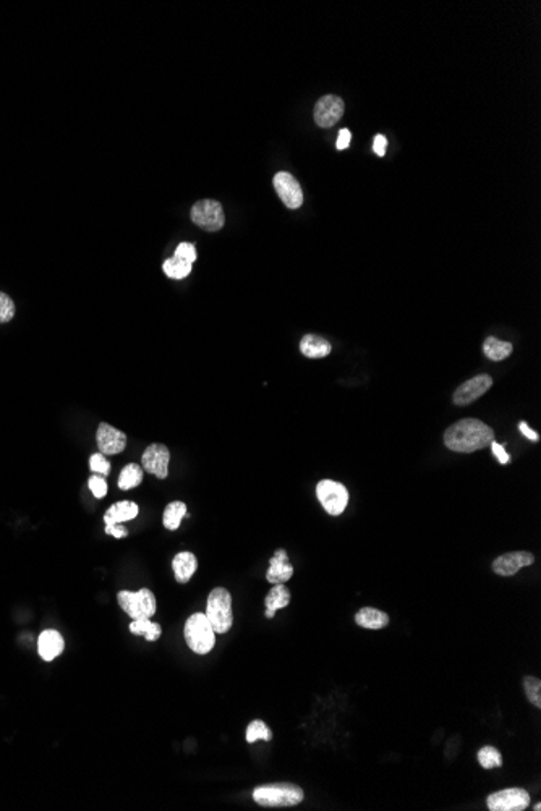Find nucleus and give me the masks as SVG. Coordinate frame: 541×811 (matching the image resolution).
I'll list each match as a JSON object with an SVG mask.
<instances>
[{
  "instance_id": "obj_1",
  "label": "nucleus",
  "mask_w": 541,
  "mask_h": 811,
  "mask_svg": "<svg viewBox=\"0 0 541 811\" xmlns=\"http://www.w3.org/2000/svg\"><path fill=\"white\" fill-rule=\"evenodd\" d=\"M491 441H494L493 429L477 418H463L451 425L444 432L446 447L461 453L482 451Z\"/></svg>"
},
{
  "instance_id": "obj_2",
  "label": "nucleus",
  "mask_w": 541,
  "mask_h": 811,
  "mask_svg": "<svg viewBox=\"0 0 541 811\" xmlns=\"http://www.w3.org/2000/svg\"><path fill=\"white\" fill-rule=\"evenodd\" d=\"M305 793L302 788L291 782H277V783H267V786H261L255 788L253 800L260 807H295V805L303 802Z\"/></svg>"
},
{
  "instance_id": "obj_3",
  "label": "nucleus",
  "mask_w": 541,
  "mask_h": 811,
  "mask_svg": "<svg viewBox=\"0 0 541 811\" xmlns=\"http://www.w3.org/2000/svg\"><path fill=\"white\" fill-rule=\"evenodd\" d=\"M206 617L216 633H227L233 623L232 596L226 588H214L207 596Z\"/></svg>"
},
{
  "instance_id": "obj_4",
  "label": "nucleus",
  "mask_w": 541,
  "mask_h": 811,
  "mask_svg": "<svg viewBox=\"0 0 541 811\" xmlns=\"http://www.w3.org/2000/svg\"><path fill=\"white\" fill-rule=\"evenodd\" d=\"M185 641L196 654H207L216 645V632L212 630L206 614L196 612L185 622Z\"/></svg>"
},
{
  "instance_id": "obj_5",
  "label": "nucleus",
  "mask_w": 541,
  "mask_h": 811,
  "mask_svg": "<svg viewBox=\"0 0 541 811\" xmlns=\"http://www.w3.org/2000/svg\"><path fill=\"white\" fill-rule=\"evenodd\" d=\"M118 604L125 614L132 621H141V618H151L157 611L156 596L152 594L151 590L141 588L140 591H120L118 593Z\"/></svg>"
},
{
  "instance_id": "obj_6",
  "label": "nucleus",
  "mask_w": 541,
  "mask_h": 811,
  "mask_svg": "<svg viewBox=\"0 0 541 811\" xmlns=\"http://www.w3.org/2000/svg\"><path fill=\"white\" fill-rule=\"evenodd\" d=\"M316 496L324 511L329 515H341L348 504L347 487L332 480H322L316 486Z\"/></svg>"
},
{
  "instance_id": "obj_7",
  "label": "nucleus",
  "mask_w": 541,
  "mask_h": 811,
  "mask_svg": "<svg viewBox=\"0 0 541 811\" xmlns=\"http://www.w3.org/2000/svg\"><path fill=\"white\" fill-rule=\"evenodd\" d=\"M191 221L206 232H217L226 224L222 205L216 200H201L191 207Z\"/></svg>"
},
{
  "instance_id": "obj_8",
  "label": "nucleus",
  "mask_w": 541,
  "mask_h": 811,
  "mask_svg": "<svg viewBox=\"0 0 541 811\" xmlns=\"http://www.w3.org/2000/svg\"><path fill=\"white\" fill-rule=\"evenodd\" d=\"M486 803L491 811H523L530 805V795L523 788H504L491 793Z\"/></svg>"
},
{
  "instance_id": "obj_9",
  "label": "nucleus",
  "mask_w": 541,
  "mask_h": 811,
  "mask_svg": "<svg viewBox=\"0 0 541 811\" xmlns=\"http://www.w3.org/2000/svg\"><path fill=\"white\" fill-rule=\"evenodd\" d=\"M491 387H493V377L488 374H478L458 386L454 392L452 400L458 407H463V405L472 403L485 396Z\"/></svg>"
},
{
  "instance_id": "obj_10",
  "label": "nucleus",
  "mask_w": 541,
  "mask_h": 811,
  "mask_svg": "<svg viewBox=\"0 0 541 811\" xmlns=\"http://www.w3.org/2000/svg\"><path fill=\"white\" fill-rule=\"evenodd\" d=\"M169 462H171V452L164 444H151L141 456V465L147 473L157 476L159 480H166L169 475Z\"/></svg>"
},
{
  "instance_id": "obj_11",
  "label": "nucleus",
  "mask_w": 541,
  "mask_h": 811,
  "mask_svg": "<svg viewBox=\"0 0 541 811\" xmlns=\"http://www.w3.org/2000/svg\"><path fill=\"white\" fill-rule=\"evenodd\" d=\"M344 101L334 94L322 96L315 106V122L321 128H331L342 118Z\"/></svg>"
},
{
  "instance_id": "obj_12",
  "label": "nucleus",
  "mask_w": 541,
  "mask_h": 811,
  "mask_svg": "<svg viewBox=\"0 0 541 811\" xmlns=\"http://www.w3.org/2000/svg\"><path fill=\"white\" fill-rule=\"evenodd\" d=\"M274 188L279 198L288 209H298L303 205V191L292 173L277 172L274 177Z\"/></svg>"
},
{
  "instance_id": "obj_13",
  "label": "nucleus",
  "mask_w": 541,
  "mask_h": 811,
  "mask_svg": "<svg viewBox=\"0 0 541 811\" xmlns=\"http://www.w3.org/2000/svg\"><path fill=\"white\" fill-rule=\"evenodd\" d=\"M96 442L99 452L104 456H117L127 446V436L125 432L118 431L117 427L109 423H101L96 432Z\"/></svg>"
},
{
  "instance_id": "obj_14",
  "label": "nucleus",
  "mask_w": 541,
  "mask_h": 811,
  "mask_svg": "<svg viewBox=\"0 0 541 811\" xmlns=\"http://www.w3.org/2000/svg\"><path fill=\"white\" fill-rule=\"evenodd\" d=\"M533 561L535 557L532 552L527 551L507 552V554H502L496 559L493 562V570L494 573L501 575V577H512V575H516L521 568L532 566Z\"/></svg>"
},
{
  "instance_id": "obj_15",
  "label": "nucleus",
  "mask_w": 541,
  "mask_h": 811,
  "mask_svg": "<svg viewBox=\"0 0 541 811\" xmlns=\"http://www.w3.org/2000/svg\"><path fill=\"white\" fill-rule=\"evenodd\" d=\"M293 567L288 563V556L286 549H277L276 554L271 557L269 568L266 572V580L271 585L286 583L292 578Z\"/></svg>"
},
{
  "instance_id": "obj_16",
  "label": "nucleus",
  "mask_w": 541,
  "mask_h": 811,
  "mask_svg": "<svg viewBox=\"0 0 541 811\" xmlns=\"http://www.w3.org/2000/svg\"><path fill=\"white\" fill-rule=\"evenodd\" d=\"M65 641L57 630H44L37 638V651L44 661H54L62 654Z\"/></svg>"
},
{
  "instance_id": "obj_17",
  "label": "nucleus",
  "mask_w": 541,
  "mask_h": 811,
  "mask_svg": "<svg viewBox=\"0 0 541 811\" xmlns=\"http://www.w3.org/2000/svg\"><path fill=\"white\" fill-rule=\"evenodd\" d=\"M172 568L178 583H188L195 575L196 568H198V561H196L195 554H191L188 551L178 552L172 561Z\"/></svg>"
},
{
  "instance_id": "obj_18",
  "label": "nucleus",
  "mask_w": 541,
  "mask_h": 811,
  "mask_svg": "<svg viewBox=\"0 0 541 811\" xmlns=\"http://www.w3.org/2000/svg\"><path fill=\"white\" fill-rule=\"evenodd\" d=\"M138 512H140L138 506H136V504L132 501H122V502L112 504V506L107 508V512L104 513V523L114 525V523L128 522V520L136 518Z\"/></svg>"
},
{
  "instance_id": "obj_19",
  "label": "nucleus",
  "mask_w": 541,
  "mask_h": 811,
  "mask_svg": "<svg viewBox=\"0 0 541 811\" xmlns=\"http://www.w3.org/2000/svg\"><path fill=\"white\" fill-rule=\"evenodd\" d=\"M355 622H357L358 627L379 630L389 626V616L382 611L375 609V607H363V609L355 614Z\"/></svg>"
},
{
  "instance_id": "obj_20",
  "label": "nucleus",
  "mask_w": 541,
  "mask_h": 811,
  "mask_svg": "<svg viewBox=\"0 0 541 811\" xmlns=\"http://www.w3.org/2000/svg\"><path fill=\"white\" fill-rule=\"evenodd\" d=\"M288 602H291V591L286 588V585L284 583L274 585L265 599L266 617L272 618L276 616V612L279 609H284V607H287Z\"/></svg>"
},
{
  "instance_id": "obj_21",
  "label": "nucleus",
  "mask_w": 541,
  "mask_h": 811,
  "mask_svg": "<svg viewBox=\"0 0 541 811\" xmlns=\"http://www.w3.org/2000/svg\"><path fill=\"white\" fill-rule=\"evenodd\" d=\"M331 343L315 334H307L300 342V350L307 358H324L331 353Z\"/></svg>"
},
{
  "instance_id": "obj_22",
  "label": "nucleus",
  "mask_w": 541,
  "mask_h": 811,
  "mask_svg": "<svg viewBox=\"0 0 541 811\" xmlns=\"http://www.w3.org/2000/svg\"><path fill=\"white\" fill-rule=\"evenodd\" d=\"M483 352L493 361H502L512 353V343L499 341L496 337H488L483 342Z\"/></svg>"
},
{
  "instance_id": "obj_23",
  "label": "nucleus",
  "mask_w": 541,
  "mask_h": 811,
  "mask_svg": "<svg viewBox=\"0 0 541 811\" xmlns=\"http://www.w3.org/2000/svg\"><path fill=\"white\" fill-rule=\"evenodd\" d=\"M143 468L140 467V465L136 463H130L127 467H123L122 471H120V476H118V487L122 491H128V489H133L138 484H141V481H143Z\"/></svg>"
},
{
  "instance_id": "obj_24",
  "label": "nucleus",
  "mask_w": 541,
  "mask_h": 811,
  "mask_svg": "<svg viewBox=\"0 0 541 811\" xmlns=\"http://www.w3.org/2000/svg\"><path fill=\"white\" fill-rule=\"evenodd\" d=\"M130 632L138 637H145L146 641H156L162 635V628L159 623L151 622V618H141L130 623Z\"/></svg>"
},
{
  "instance_id": "obj_25",
  "label": "nucleus",
  "mask_w": 541,
  "mask_h": 811,
  "mask_svg": "<svg viewBox=\"0 0 541 811\" xmlns=\"http://www.w3.org/2000/svg\"><path fill=\"white\" fill-rule=\"evenodd\" d=\"M187 515V506H185V502H171L169 506L166 507V511H164V527L171 531H176L180 523H182V518Z\"/></svg>"
},
{
  "instance_id": "obj_26",
  "label": "nucleus",
  "mask_w": 541,
  "mask_h": 811,
  "mask_svg": "<svg viewBox=\"0 0 541 811\" xmlns=\"http://www.w3.org/2000/svg\"><path fill=\"white\" fill-rule=\"evenodd\" d=\"M191 267L193 264H190V262L180 260V257H169L167 261H164L162 264V269L164 274H166L167 277L171 279H176V281H180V279H185L191 272Z\"/></svg>"
},
{
  "instance_id": "obj_27",
  "label": "nucleus",
  "mask_w": 541,
  "mask_h": 811,
  "mask_svg": "<svg viewBox=\"0 0 541 811\" xmlns=\"http://www.w3.org/2000/svg\"><path fill=\"white\" fill-rule=\"evenodd\" d=\"M478 763L483 766L485 769H494L502 766V756L494 747H483L478 752Z\"/></svg>"
},
{
  "instance_id": "obj_28",
  "label": "nucleus",
  "mask_w": 541,
  "mask_h": 811,
  "mask_svg": "<svg viewBox=\"0 0 541 811\" xmlns=\"http://www.w3.org/2000/svg\"><path fill=\"white\" fill-rule=\"evenodd\" d=\"M245 737H247V742H248V743H253V742H256V740H266V742H269L271 738H272V733H271V731H269V728H267V726L265 724L263 721L256 719V721L251 722V724L247 727V736H245Z\"/></svg>"
},
{
  "instance_id": "obj_29",
  "label": "nucleus",
  "mask_w": 541,
  "mask_h": 811,
  "mask_svg": "<svg viewBox=\"0 0 541 811\" xmlns=\"http://www.w3.org/2000/svg\"><path fill=\"white\" fill-rule=\"evenodd\" d=\"M523 690H525V695H527L530 703L537 706V708H541V682H540V678L525 677V681H523Z\"/></svg>"
},
{
  "instance_id": "obj_30",
  "label": "nucleus",
  "mask_w": 541,
  "mask_h": 811,
  "mask_svg": "<svg viewBox=\"0 0 541 811\" xmlns=\"http://www.w3.org/2000/svg\"><path fill=\"white\" fill-rule=\"evenodd\" d=\"M15 316V303L7 293L0 292V324L12 321Z\"/></svg>"
},
{
  "instance_id": "obj_31",
  "label": "nucleus",
  "mask_w": 541,
  "mask_h": 811,
  "mask_svg": "<svg viewBox=\"0 0 541 811\" xmlns=\"http://www.w3.org/2000/svg\"><path fill=\"white\" fill-rule=\"evenodd\" d=\"M90 468L91 471H95L96 475H101V476H107L111 473V462L106 458L104 453H95V456L90 457Z\"/></svg>"
},
{
  "instance_id": "obj_32",
  "label": "nucleus",
  "mask_w": 541,
  "mask_h": 811,
  "mask_svg": "<svg viewBox=\"0 0 541 811\" xmlns=\"http://www.w3.org/2000/svg\"><path fill=\"white\" fill-rule=\"evenodd\" d=\"M88 484H90L91 492H92V494H95L97 499H102L104 496L107 494V481L104 480V476L95 473V475H92L91 478H90Z\"/></svg>"
},
{
  "instance_id": "obj_33",
  "label": "nucleus",
  "mask_w": 541,
  "mask_h": 811,
  "mask_svg": "<svg viewBox=\"0 0 541 811\" xmlns=\"http://www.w3.org/2000/svg\"><path fill=\"white\" fill-rule=\"evenodd\" d=\"M174 256L180 257V260H183V261H187V262H190V264H193V262L196 261V256H198V255H196L195 245H191V243H180V245L177 246V250H176V253H174Z\"/></svg>"
},
{
  "instance_id": "obj_34",
  "label": "nucleus",
  "mask_w": 541,
  "mask_h": 811,
  "mask_svg": "<svg viewBox=\"0 0 541 811\" xmlns=\"http://www.w3.org/2000/svg\"><path fill=\"white\" fill-rule=\"evenodd\" d=\"M490 446H491V451H493V453H494V456H496V458L499 460V463L506 465V463H509V462H511V456H509V453L506 452V449L502 447L501 444H497L496 441H491Z\"/></svg>"
},
{
  "instance_id": "obj_35",
  "label": "nucleus",
  "mask_w": 541,
  "mask_h": 811,
  "mask_svg": "<svg viewBox=\"0 0 541 811\" xmlns=\"http://www.w3.org/2000/svg\"><path fill=\"white\" fill-rule=\"evenodd\" d=\"M106 533L107 535H112L114 538H125V536H128V530L123 527V523H114V525H106Z\"/></svg>"
},
{
  "instance_id": "obj_36",
  "label": "nucleus",
  "mask_w": 541,
  "mask_h": 811,
  "mask_svg": "<svg viewBox=\"0 0 541 811\" xmlns=\"http://www.w3.org/2000/svg\"><path fill=\"white\" fill-rule=\"evenodd\" d=\"M351 140H352V133L348 131L347 128H342L339 131V136H337V142H336V147L339 151L346 150V147L351 145Z\"/></svg>"
},
{
  "instance_id": "obj_37",
  "label": "nucleus",
  "mask_w": 541,
  "mask_h": 811,
  "mask_svg": "<svg viewBox=\"0 0 541 811\" xmlns=\"http://www.w3.org/2000/svg\"><path fill=\"white\" fill-rule=\"evenodd\" d=\"M386 146H387V140L384 135H376L375 136V142H373V150L376 154L379 157H382L386 154Z\"/></svg>"
},
{
  "instance_id": "obj_38",
  "label": "nucleus",
  "mask_w": 541,
  "mask_h": 811,
  "mask_svg": "<svg viewBox=\"0 0 541 811\" xmlns=\"http://www.w3.org/2000/svg\"><path fill=\"white\" fill-rule=\"evenodd\" d=\"M518 429L522 431V434L525 436L527 439H530V441H538V434H537V432H535L533 429H530L525 421H522V423L518 425Z\"/></svg>"
},
{
  "instance_id": "obj_39",
  "label": "nucleus",
  "mask_w": 541,
  "mask_h": 811,
  "mask_svg": "<svg viewBox=\"0 0 541 811\" xmlns=\"http://www.w3.org/2000/svg\"><path fill=\"white\" fill-rule=\"evenodd\" d=\"M533 810H537V811H540V810H541V805H540V803H537V805H535V808H533Z\"/></svg>"
}]
</instances>
